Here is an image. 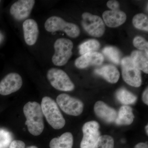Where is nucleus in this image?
Instances as JSON below:
<instances>
[{"mask_svg": "<svg viewBox=\"0 0 148 148\" xmlns=\"http://www.w3.org/2000/svg\"><path fill=\"white\" fill-rule=\"evenodd\" d=\"M24 115L27 119L25 125L29 132L34 136L40 135L44 128L41 106L36 102H29L23 108Z\"/></svg>", "mask_w": 148, "mask_h": 148, "instance_id": "nucleus-1", "label": "nucleus"}, {"mask_svg": "<svg viewBox=\"0 0 148 148\" xmlns=\"http://www.w3.org/2000/svg\"><path fill=\"white\" fill-rule=\"evenodd\" d=\"M42 110L49 124L54 129L63 128L66 121L58 108L57 103L51 98L45 96L42 100Z\"/></svg>", "mask_w": 148, "mask_h": 148, "instance_id": "nucleus-2", "label": "nucleus"}, {"mask_svg": "<svg viewBox=\"0 0 148 148\" xmlns=\"http://www.w3.org/2000/svg\"><path fill=\"white\" fill-rule=\"evenodd\" d=\"M45 28L49 32L63 31L67 36L72 38H77L80 33L79 27L77 25L66 22L63 18L57 16H52L48 18L45 24Z\"/></svg>", "mask_w": 148, "mask_h": 148, "instance_id": "nucleus-3", "label": "nucleus"}, {"mask_svg": "<svg viewBox=\"0 0 148 148\" xmlns=\"http://www.w3.org/2000/svg\"><path fill=\"white\" fill-rule=\"evenodd\" d=\"M73 43L68 39L61 38L56 41L54 44L55 53L52 58L53 64L56 66L66 65L71 57Z\"/></svg>", "mask_w": 148, "mask_h": 148, "instance_id": "nucleus-4", "label": "nucleus"}, {"mask_svg": "<svg viewBox=\"0 0 148 148\" xmlns=\"http://www.w3.org/2000/svg\"><path fill=\"white\" fill-rule=\"evenodd\" d=\"M123 79L131 86L139 87L142 83L141 72L135 66L130 56L124 57L121 61Z\"/></svg>", "mask_w": 148, "mask_h": 148, "instance_id": "nucleus-5", "label": "nucleus"}, {"mask_svg": "<svg viewBox=\"0 0 148 148\" xmlns=\"http://www.w3.org/2000/svg\"><path fill=\"white\" fill-rule=\"evenodd\" d=\"M47 78L51 84L57 90L71 91L75 88L73 83L68 75L61 69L52 68L47 73Z\"/></svg>", "mask_w": 148, "mask_h": 148, "instance_id": "nucleus-6", "label": "nucleus"}, {"mask_svg": "<svg viewBox=\"0 0 148 148\" xmlns=\"http://www.w3.org/2000/svg\"><path fill=\"white\" fill-rule=\"evenodd\" d=\"M82 22L84 29L92 36L100 38L104 34L105 26L101 17L88 12L82 14Z\"/></svg>", "mask_w": 148, "mask_h": 148, "instance_id": "nucleus-7", "label": "nucleus"}, {"mask_svg": "<svg viewBox=\"0 0 148 148\" xmlns=\"http://www.w3.org/2000/svg\"><path fill=\"white\" fill-rule=\"evenodd\" d=\"M56 102L61 110L70 115L78 116L83 111L84 104L80 100L65 93L58 95Z\"/></svg>", "mask_w": 148, "mask_h": 148, "instance_id": "nucleus-8", "label": "nucleus"}, {"mask_svg": "<svg viewBox=\"0 0 148 148\" xmlns=\"http://www.w3.org/2000/svg\"><path fill=\"white\" fill-rule=\"evenodd\" d=\"M100 125L97 122L90 121L84 125L82 127L83 137L80 148H92L101 136Z\"/></svg>", "mask_w": 148, "mask_h": 148, "instance_id": "nucleus-9", "label": "nucleus"}, {"mask_svg": "<svg viewBox=\"0 0 148 148\" xmlns=\"http://www.w3.org/2000/svg\"><path fill=\"white\" fill-rule=\"evenodd\" d=\"M23 84L22 78L16 73L8 74L0 82V94L7 95L19 90Z\"/></svg>", "mask_w": 148, "mask_h": 148, "instance_id": "nucleus-10", "label": "nucleus"}, {"mask_svg": "<svg viewBox=\"0 0 148 148\" xmlns=\"http://www.w3.org/2000/svg\"><path fill=\"white\" fill-rule=\"evenodd\" d=\"M35 3L34 0H19L15 2L11 7V14L16 20H24L30 15Z\"/></svg>", "mask_w": 148, "mask_h": 148, "instance_id": "nucleus-11", "label": "nucleus"}, {"mask_svg": "<svg viewBox=\"0 0 148 148\" xmlns=\"http://www.w3.org/2000/svg\"><path fill=\"white\" fill-rule=\"evenodd\" d=\"M104 60V56L101 53L96 51L89 52L77 58L75 64L78 69H84L90 66H100Z\"/></svg>", "mask_w": 148, "mask_h": 148, "instance_id": "nucleus-12", "label": "nucleus"}, {"mask_svg": "<svg viewBox=\"0 0 148 148\" xmlns=\"http://www.w3.org/2000/svg\"><path fill=\"white\" fill-rule=\"evenodd\" d=\"M94 112L98 117L108 123L115 121L117 112L114 109L111 108L102 101H98L95 104Z\"/></svg>", "mask_w": 148, "mask_h": 148, "instance_id": "nucleus-13", "label": "nucleus"}, {"mask_svg": "<svg viewBox=\"0 0 148 148\" xmlns=\"http://www.w3.org/2000/svg\"><path fill=\"white\" fill-rule=\"evenodd\" d=\"M23 29L24 40L27 45L32 46L35 45L38 40L39 33L36 21L31 18L27 19L23 22Z\"/></svg>", "mask_w": 148, "mask_h": 148, "instance_id": "nucleus-14", "label": "nucleus"}, {"mask_svg": "<svg viewBox=\"0 0 148 148\" xmlns=\"http://www.w3.org/2000/svg\"><path fill=\"white\" fill-rule=\"evenodd\" d=\"M103 17L106 25L111 28L121 26L127 18L125 13L120 10L106 11L103 12Z\"/></svg>", "mask_w": 148, "mask_h": 148, "instance_id": "nucleus-15", "label": "nucleus"}, {"mask_svg": "<svg viewBox=\"0 0 148 148\" xmlns=\"http://www.w3.org/2000/svg\"><path fill=\"white\" fill-rule=\"evenodd\" d=\"M94 72L111 83H116L119 79V72L113 65H105L100 69H95Z\"/></svg>", "mask_w": 148, "mask_h": 148, "instance_id": "nucleus-16", "label": "nucleus"}, {"mask_svg": "<svg viewBox=\"0 0 148 148\" xmlns=\"http://www.w3.org/2000/svg\"><path fill=\"white\" fill-rule=\"evenodd\" d=\"M134 119L132 108L128 106H123L120 108L115 121L117 125H129L133 122Z\"/></svg>", "mask_w": 148, "mask_h": 148, "instance_id": "nucleus-17", "label": "nucleus"}, {"mask_svg": "<svg viewBox=\"0 0 148 148\" xmlns=\"http://www.w3.org/2000/svg\"><path fill=\"white\" fill-rule=\"evenodd\" d=\"M73 137L71 132H65L59 138H53L50 141V148H72Z\"/></svg>", "mask_w": 148, "mask_h": 148, "instance_id": "nucleus-18", "label": "nucleus"}, {"mask_svg": "<svg viewBox=\"0 0 148 148\" xmlns=\"http://www.w3.org/2000/svg\"><path fill=\"white\" fill-rule=\"evenodd\" d=\"M148 56L145 52L136 50L132 51L130 56L135 66L147 74L148 73Z\"/></svg>", "mask_w": 148, "mask_h": 148, "instance_id": "nucleus-19", "label": "nucleus"}, {"mask_svg": "<svg viewBox=\"0 0 148 148\" xmlns=\"http://www.w3.org/2000/svg\"><path fill=\"white\" fill-rule=\"evenodd\" d=\"M116 95L117 99L124 106L134 104L137 100L136 96L124 88L119 89Z\"/></svg>", "mask_w": 148, "mask_h": 148, "instance_id": "nucleus-20", "label": "nucleus"}, {"mask_svg": "<svg viewBox=\"0 0 148 148\" xmlns=\"http://www.w3.org/2000/svg\"><path fill=\"white\" fill-rule=\"evenodd\" d=\"M101 47L100 43L97 40H88L83 43L79 46V53L82 55L89 52H95Z\"/></svg>", "mask_w": 148, "mask_h": 148, "instance_id": "nucleus-21", "label": "nucleus"}, {"mask_svg": "<svg viewBox=\"0 0 148 148\" xmlns=\"http://www.w3.org/2000/svg\"><path fill=\"white\" fill-rule=\"evenodd\" d=\"M103 53L114 64L119 65L120 63L121 54L119 50L116 47H107L103 49Z\"/></svg>", "mask_w": 148, "mask_h": 148, "instance_id": "nucleus-22", "label": "nucleus"}, {"mask_svg": "<svg viewBox=\"0 0 148 148\" xmlns=\"http://www.w3.org/2000/svg\"><path fill=\"white\" fill-rule=\"evenodd\" d=\"M132 24L136 29L148 31V18L147 16L143 13L136 14L132 19Z\"/></svg>", "mask_w": 148, "mask_h": 148, "instance_id": "nucleus-23", "label": "nucleus"}, {"mask_svg": "<svg viewBox=\"0 0 148 148\" xmlns=\"http://www.w3.org/2000/svg\"><path fill=\"white\" fill-rule=\"evenodd\" d=\"M114 140L108 135L101 136L92 148H114Z\"/></svg>", "mask_w": 148, "mask_h": 148, "instance_id": "nucleus-24", "label": "nucleus"}, {"mask_svg": "<svg viewBox=\"0 0 148 148\" xmlns=\"http://www.w3.org/2000/svg\"><path fill=\"white\" fill-rule=\"evenodd\" d=\"M11 140V136L8 131L0 129V148H8Z\"/></svg>", "mask_w": 148, "mask_h": 148, "instance_id": "nucleus-25", "label": "nucleus"}, {"mask_svg": "<svg viewBox=\"0 0 148 148\" xmlns=\"http://www.w3.org/2000/svg\"><path fill=\"white\" fill-rule=\"evenodd\" d=\"M133 45L140 50L145 51L147 54L148 53V42L143 37L137 36L134 38L133 41Z\"/></svg>", "mask_w": 148, "mask_h": 148, "instance_id": "nucleus-26", "label": "nucleus"}, {"mask_svg": "<svg viewBox=\"0 0 148 148\" xmlns=\"http://www.w3.org/2000/svg\"><path fill=\"white\" fill-rule=\"evenodd\" d=\"M25 144L21 140H14L10 145L9 148H25Z\"/></svg>", "mask_w": 148, "mask_h": 148, "instance_id": "nucleus-27", "label": "nucleus"}, {"mask_svg": "<svg viewBox=\"0 0 148 148\" xmlns=\"http://www.w3.org/2000/svg\"><path fill=\"white\" fill-rule=\"evenodd\" d=\"M107 5L109 8L111 10H120L119 3L117 1L114 0L109 1L107 3Z\"/></svg>", "mask_w": 148, "mask_h": 148, "instance_id": "nucleus-28", "label": "nucleus"}, {"mask_svg": "<svg viewBox=\"0 0 148 148\" xmlns=\"http://www.w3.org/2000/svg\"><path fill=\"white\" fill-rule=\"evenodd\" d=\"M143 100L144 103L146 105H148V89L146 88L143 94Z\"/></svg>", "mask_w": 148, "mask_h": 148, "instance_id": "nucleus-29", "label": "nucleus"}, {"mask_svg": "<svg viewBox=\"0 0 148 148\" xmlns=\"http://www.w3.org/2000/svg\"><path fill=\"white\" fill-rule=\"evenodd\" d=\"M134 148H148V146L146 143H139L135 145Z\"/></svg>", "mask_w": 148, "mask_h": 148, "instance_id": "nucleus-30", "label": "nucleus"}, {"mask_svg": "<svg viewBox=\"0 0 148 148\" xmlns=\"http://www.w3.org/2000/svg\"><path fill=\"white\" fill-rule=\"evenodd\" d=\"M145 130H146V133H147V135H148V126L147 125H146L145 127Z\"/></svg>", "mask_w": 148, "mask_h": 148, "instance_id": "nucleus-31", "label": "nucleus"}, {"mask_svg": "<svg viewBox=\"0 0 148 148\" xmlns=\"http://www.w3.org/2000/svg\"><path fill=\"white\" fill-rule=\"evenodd\" d=\"M27 148H38L37 147L35 146H30V147H28Z\"/></svg>", "mask_w": 148, "mask_h": 148, "instance_id": "nucleus-32", "label": "nucleus"}, {"mask_svg": "<svg viewBox=\"0 0 148 148\" xmlns=\"http://www.w3.org/2000/svg\"></svg>", "mask_w": 148, "mask_h": 148, "instance_id": "nucleus-33", "label": "nucleus"}]
</instances>
